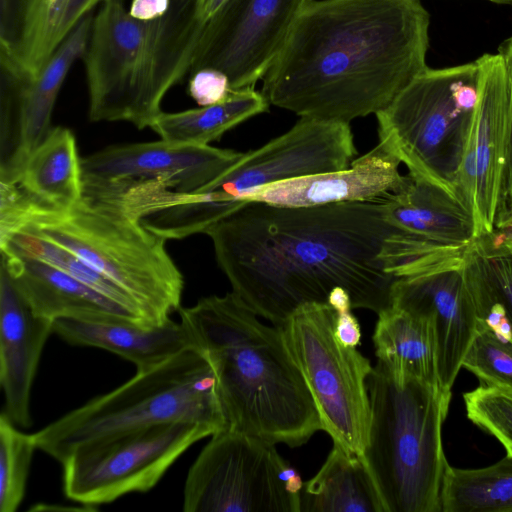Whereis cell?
<instances>
[{"instance_id":"obj_1","label":"cell","mask_w":512,"mask_h":512,"mask_svg":"<svg viewBox=\"0 0 512 512\" xmlns=\"http://www.w3.org/2000/svg\"><path fill=\"white\" fill-rule=\"evenodd\" d=\"M204 234L232 291L274 326L305 304H327L335 287L352 309L378 315L396 280L450 265L390 222L386 196L312 207L247 200Z\"/></svg>"},{"instance_id":"obj_2","label":"cell","mask_w":512,"mask_h":512,"mask_svg":"<svg viewBox=\"0 0 512 512\" xmlns=\"http://www.w3.org/2000/svg\"><path fill=\"white\" fill-rule=\"evenodd\" d=\"M420 0H311L262 78V95L300 117L350 124L377 114L425 71Z\"/></svg>"},{"instance_id":"obj_3","label":"cell","mask_w":512,"mask_h":512,"mask_svg":"<svg viewBox=\"0 0 512 512\" xmlns=\"http://www.w3.org/2000/svg\"><path fill=\"white\" fill-rule=\"evenodd\" d=\"M179 316L213 368L228 429L291 448L322 430L281 330L261 322L236 293L203 297Z\"/></svg>"},{"instance_id":"obj_4","label":"cell","mask_w":512,"mask_h":512,"mask_svg":"<svg viewBox=\"0 0 512 512\" xmlns=\"http://www.w3.org/2000/svg\"><path fill=\"white\" fill-rule=\"evenodd\" d=\"M24 230L79 256L121 287L153 325L179 311L184 278L167 252V240L120 206L83 195L67 209L13 198L0 213V236Z\"/></svg>"},{"instance_id":"obj_5","label":"cell","mask_w":512,"mask_h":512,"mask_svg":"<svg viewBox=\"0 0 512 512\" xmlns=\"http://www.w3.org/2000/svg\"><path fill=\"white\" fill-rule=\"evenodd\" d=\"M371 407L362 457L385 512H441L449 466L442 426L450 390L377 363L367 377Z\"/></svg>"},{"instance_id":"obj_6","label":"cell","mask_w":512,"mask_h":512,"mask_svg":"<svg viewBox=\"0 0 512 512\" xmlns=\"http://www.w3.org/2000/svg\"><path fill=\"white\" fill-rule=\"evenodd\" d=\"M190 422L227 428L215 373L194 346L136 374L34 433L37 448L62 463L82 447L153 425Z\"/></svg>"},{"instance_id":"obj_7","label":"cell","mask_w":512,"mask_h":512,"mask_svg":"<svg viewBox=\"0 0 512 512\" xmlns=\"http://www.w3.org/2000/svg\"><path fill=\"white\" fill-rule=\"evenodd\" d=\"M479 85L476 60L427 68L376 114L379 139L390 145L409 173L455 197L472 140Z\"/></svg>"},{"instance_id":"obj_8","label":"cell","mask_w":512,"mask_h":512,"mask_svg":"<svg viewBox=\"0 0 512 512\" xmlns=\"http://www.w3.org/2000/svg\"><path fill=\"white\" fill-rule=\"evenodd\" d=\"M337 312L326 303L299 307L277 326L317 406L322 430L333 443L362 456L369 435L371 407L368 358L335 334Z\"/></svg>"},{"instance_id":"obj_9","label":"cell","mask_w":512,"mask_h":512,"mask_svg":"<svg viewBox=\"0 0 512 512\" xmlns=\"http://www.w3.org/2000/svg\"><path fill=\"white\" fill-rule=\"evenodd\" d=\"M300 473L275 444L223 429L190 467L185 512H300Z\"/></svg>"},{"instance_id":"obj_10","label":"cell","mask_w":512,"mask_h":512,"mask_svg":"<svg viewBox=\"0 0 512 512\" xmlns=\"http://www.w3.org/2000/svg\"><path fill=\"white\" fill-rule=\"evenodd\" d=\"M156 20L132 17L124 0H103L93 16L82 57L92 122H129L150 128L162 112L152 79Z\"/></svg>"},{"instance_id":"obj_11","label":"cell","mask_w":512,"mask_h":512,"mask_svg":"<svg viewBox=\"0 0 512 512\" xmlns=\"http://www.w3.org/2000/svg\"><path fill=\"white\" fill-rule=\"evenodd\" d=\"M213 434L205 425L173 422L82 447L61 463L63 492L93 510L126 494L146 492L191 445Z\"/></svg>"},{"instance_id":"obj_12","label":"cell","mask_w":512,"mask_h":512,"mask_svg":"<svg viewBox=\"0 0 512 512\" xmlns=\"http://www.w3.org/2000/svg\"><path fill=\"white\" fill-rule=\"evenodd\" d=\"M356 154L350 124L300 117L192 195L214 203L238 202L272 183L345 169Z\"/></svg>"},{"instance_id":"obj_13","label":"cell","mask_w":512,"mask_h":512,"mask_svg":"<svg viewBox=\"0 0 512 512\" xmlns=\"http://www.w3.org/2000/svg\"><path fill=\"white\" fill-rule=\"evenodd\" d=\"M94 12L76 24L37 75L0 55L1 181L16 182L25 160L51 129L61 86L86 51Z\"/></svg>"},{"instance_id":"obj_14","label":"cell","mask_w":512,"mask_h":512,"mask_svg":"<svg viewBox=\"0 0 512 512\" xmlns=\"http://www.w3.org/2000/svg\"><path fill=\"white\" fill-rule=\"evenodd\" d=\"M244 153L165 140L119 144L82 157L83 195L104 197L129 185L158 182L193 194L225 173Z\"/></svg>"},{"instance_id":"obj_15","label":"cell","mask_w":512,"mask_h":512,"mask_svg":"<svg viewBox=\"0 0 512 512\" xmlns=\"http://www.w3.org/2000/svg\"><path fill=\"white\" fill-rule=\"evenodd\" d=\"M310 1L229 0L211 22L190 74L216 68L228 76L233 90L254 87Z\"/></svg>"},{"instance_id":"obj_16","label":"cell","mask_w":512,"mask_h":512,"mask_svg":"<svg viewBox=\"0 0 512 512\" xmlns=\"http://www.w3.org/2000/svg\"><path fill=\"white\" fill-rule=\"evenodd\" d=\"M391 306L429 322L439 383L451 390L470 345L484 328L465 282L463 263L399 278L392 288Z\"/></svg>"},{"instance_id":"obj_17","label":"cell","mask_w":512,"mask_h":512,"mask_svg":"<svg viewBox=\"0 0 512 512\" xmlns=\"http://www.w3.org/2000/svg\"><path fill=\"white\" fill-rule=\"evenodd\" d=\"M400 164L390 145L379 139L345 169L272 183L248 193L243 200L283 207L370 201L397 190L404 177Z\"/></svg>"},{"instance_id":"obj_18","label":"cell","mask_w":512,"mask_h":512,"mask_svg":"<svg viewBox=\"0 0 512 512\" xmlns=\"http://www.w3.org/2000/svg\"><path fill=\"white\" fill-rule=\"evenodd\" d=\"M479 95L473 129L476 161L475 221L477 237L496 231V218L509 131L510 94L500 54L476 59Z\"/></svg>"},{"instance_id":"obj_19","label":"cell","mask_w":512,"mask_h":512,"mask_svg":"<svg viewBox=\"0 0 512 512\" xmlns=\"http://www.w3.org/2000/svg\"><path fill=\"white\" fill-rule=\"evenodd\" d=\"M53 321L37 316L0 270V384L2 412L19 428L32 425L31 392Z\"/></svg>"},{"instance_id":"obj_20","label":"cell","mask_w":512,"mask_h":512,"mask_svg":"<svg viewBox=\"0 0 512 512\" xmlns=\"http://www.w3.org/2000/svg\"><path fill=\"white\" fill-rule=\"evenodd\" d=\"M391 223L457 260L477 237L474 213L453 194L422 177L404 175L386 195Z\"/></svg>"},{"instance_id":"obj_21","label":"cell","mask_w":512,"mask_h":512,"mask_svg":"<svg viewBox=\"0 0 512 512\" xmlns=\"http://www.w3.org/2000/svg\"><path fill=\"white\" fill-rule=\"evenodd\" d=\"M1 265L34 314L102 321L125 319L150 325L137 314L67 273L38 260L1 252Z\"/></svg>"},{"instance_id":"obj_22","label":"cell","mask_w":512,"mask_h":512,"mask_svg":"<svg viewBox=\"0 0 512 512\" xmlns=\"http://www.w3.org/2000/svg\"><path fill=\"white\" fill-rule=\"evenodd\" d=\"M53 334L73 346L112 352L133 363L137 371L153 368L193 346L182 323L172 319L149 326L125 319L62 318L54 321Z\"/></svg>"},{"instance_id":"obj_23","label":"cell","mask_w":512,"mask_h":512,"mask_svg":"<svg viewBox=\"0 0 512 512\" xmlns=\"http://www.w3.org/2000/svg\"><path fill=\"white\" fill-rule=\"evenodd\" d=\"M463 274L480 322L512 343V233L476 237Z\"/></svg>"},{"instance_id":"obj_24","label":"cell","mask_w":512,"mask_h":512,"mask_svg":"<svg viewBox=\"0 0 512 512\" xmlns=\"http://www.w3.org/2000/svg\"><path fill=\"white\" fill-rule=\"evenodd\" d=\"M70 0H0V55L37 75L66 38Z\"/></svg>"},{"instance_id":"obj_25","label":"cell","mask_w":512,"mask_h":512,"mask_svg":"<svg viewBox=\"0 0 512 512\" xmlns=\"http://www.w3.org/2000/svg\"><path fill=\"white\" fill-rule=\"evenodd\" d=\"M16 183L34 200L67 209L83 197L82 157L74 133L51 128L25 160Z\"/></svg>"},{"instance_id":"obj_26","label":"cell","mask_w":512,"mask_h":512,"mask_svg":"<svg viewBox=\"0 0 512 512\" xmlns=\"http://www.w3.org/2000/svg\"><path fill=\"white\" fill-rule=\"evenodd\" d=\"M300 512H385L362 456L333 443L319 471L303 483Z\"/></svg>"},{"instance_id":"obj_27","label":"cell","mask_w":512,"mask_h":512,"mask_svg":"<svg viewBox=\"0 0 512 512\" xmlns=\"http://www.w3.org/2000/svg\"><path fill=\"white\" fill-rule=\"evenodd\" d=\"M372 340L377 363L440 386L435 338L427 320L390 306L378 314Z\"/></svg>"},{"instance_id":"obj_28","label":"cell","mask_w":512,"mask_h":512,"mask_svg":"<svg viewBox=\"0 0 512 512\" xmlns=\"http://www.w3.org/2000/svg\"><path fill=\"white\" fill-rule=\"evenodd\" d=\"M269 103L254 87L233 90L217 104L180 112L162 111L150 128L160 139L181 144L210 145L233 127L264 113Z\"/></svg>"},{"instance_id":"obj_29","label":"cell","mask_w":512,"mask_h":512,"mask_svg":"<svg viewBox=\"0 0 512 512\" xmlns=\"http://www.w3.org/2000/svg\"><path fill=\"white\" fill-rule=\"evenodd\" d=\"M441 512H512V455L478 469L448 466Z\"/></svg>"},{"instance_id":"obj_30","label":"cell","mask_w":512,"mask_h":512,"mask_svg":"<svg viewBox=\"0 0 512 512\" xmlns=\"http://www.w3.org/2000/svg\"><path fill=\"white\" fill-rule=\"evenodd\" d=\"M0 250L2 253L26 257L51 265L153 325L135 301L121 287L95 270L76 254L47 238L24 230L10 232L0 236Z\"/></svg>"},{"instance_id":"obj_31","label":"cell","mask_w":512,"mask_h":512,"mask_svg":"<svg viewBox=\"0 0 512 512\" xmlns=\"http://www.w3.org/2000/svg\"><path fill=\"white\" fill-rule=\"evenodd\" d=\"M34 433H24L0 415V511L15 512L22 503L34 451Z\"/></svg>"},{"instance_id":"obj_32","label":"cell","mask_w":512,"mask_h":512,"mask_svg":"<svg viewBox=\"0 0 512 512\" xmlns=\"http://www.w3.org/2000/svg\"><path fill=\"white\" fill-rule=\"evenodd\" d=\"M467 417L512 455V388L479 386L463 395Z\"/></svg>"},{"instance_id":"obj_33","label":"cell","mask_w":512,"mask_h":512,"mask_svg":"<svg viewBox=\"0 0 512 512\" xmlns=\"http://www.w3.org/2000/svg\"><path fill=\"white\" fill-rule=\"evenodd\" d=\"M462 367L484 386L512 388V343L484 326L470 345Z\"/></svg>"},{"instance_id":"obj_34","label":"cell","mask_w":512,"mask_h":512,"mask_svg":"<svg viewBox=\"0 0 512 512\" xmlns=\"http://www.w3.org/2000/svg\"><path fill=\"white\" fill-rule=\"evenodd\" d=\"M232 91L228 76L216 68H200L189 75L188 93L200 107L220 103Z\"/></svg>"},{"instance_id":"obj_35","label":"cell","mask_w":512,"mask_h":512,"mask_svg":"<svg viewBox=\"0 0 512 512\" xmlns=\"http://www.w3.org/2000/svg\"><path fill=\"white\" fill-rule=\"evenodd\" d=\"M498 53L502 57L509 83L510 108L509 131L506 151V161L502 176L501 191L498 202L496 226L503 216L512 208V37L506 39Z\"/></svg>"},{"instance_id":"obj_36","label":"cell","mask_w":512,"mask_h":512,"mask_svg":"<svg viewBox=\"0 0 512 512\" xmlns=\"http://www.w3.org/2000/svg\"><path fill=\"white\" fill-rule=\"evenodd\" d=\"M336 337L346 346L357 347L361 339V329L351 310L337 312L335 322Z\"/></svg>"},{"instance_id":"obj_37","label":"cell","mask_w":512,"mask_h":512,"mask_svg":"<svg viewBox=\"0 0 512 512\" xmlns=\"http://www.w3.org/2000/svg\"><path fill=\"white\" fill-rule=\"evenodd\" d=\"M170 0H131L129 13L142 21L159 19L167 12Z\"/></svg>"},{"instance_id":"obj_38","label":"cell","mask_w":512,"mask_h":512,"mask_svg":"<svg viewBox=\"0 0 512 512\" xmlns=\"http://www.w3.org/2000/svg\"><path fill=\"white\" fill-rule=\"evenodd\" d=\"M327 304H329L336 312H343L352 309L350 295L342 287H335L330 292Z\"/></svg>"},{"instance_id":"obj_39","label":"cell","mask_w":512,"mask_h":512,"mask_svg":"<svg viewBox=\"0 0 512 512\" xmlns=\"http://www.w3.org/2000/svg\"><path fill=\"white\" fill-rule=\"evenodd\" d=\"M496 230H510L512 233V208L498 222Z\"/></svg>"},{"instance_id":"obj_40","label":"cell","mask_w":512,"mask_h":512,"mask_svg":"<svg viewBox=\"0 0 512 512\" xmlns=\"http://www.w3.org/2000/svg\"><path fill=\"white\" fill-rule=\"evenodd\" d=\"M497 4L512 5V0H487Z\"/></svg>"}]
</instances>
